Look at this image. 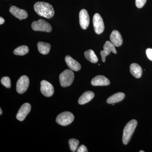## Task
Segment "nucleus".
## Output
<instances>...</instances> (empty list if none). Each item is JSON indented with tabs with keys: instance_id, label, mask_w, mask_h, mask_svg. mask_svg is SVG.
<instances>
[{
	"instance_id": "nucleus-26",
	"label": "nucleus",
	"mask_w": 152,
	"mask_h": 152,
	"mask_svg": "<svg viewBox=\"0 0 152 152\" xmlns=\"http://www.w3.org/2000/svg\"><path fill=\"white\" fill-rule=\"evenodd\" d=\"M77 152H88V151L86 147L84 145H81L78 148L77 151Z\"/></svg>"
},
{
	"instance_id": "nucleus-15",
	"label": "nucleus",
	"mask_w": 152,
	"mask_h": 152,
	"mask_svg": "<svg viewBox=\"0 0 152 152\" xmlns=\"http://www.w3.org/2000/svg\"><path fill=\"white\" fill-rule=\"evenodd\" d=\"M65 61L68 67L72 70L77 72L80 70L81 66L80 63L74 60L70 56H66Z\"/></svg>"
},
{
	"instance_id": "nucleus-17",
	"label": "nucleus",
	"mask_w": 152,
	"mask_h": 152,
	"mask_svg": "<svg viewBox=\"0 0 152 152\" xmlns=\"http://www.w3.org/2000/svg\"><path fill=\"white\" fill-rule=\"evenodd\" d=\"M131 73L136 78H140L142 74V70L138 64L133 63L130 66Z\"/></svg>"
},
{
	"instance_id": "nucleus-9",
	"label": "nucleus",
	"mask_w": 152,
	"mask_h": 152,
	"mask_svg": "<svg viewBox=\"0 0 152 152\" xmlns=\"http://www.w3.org/2000/svg\"><path fill=\"white\" fill-rule=\"evenodd\" d=\"M40 90L42 94L46 97L51 96L54 92L53 85L46 80H42L41 82Z\"/></svg>"
},
{
	"instance_id": "nucleus-2",
	"label": "nucleus",
	"mask_w": 152,
	"mask_h": 152,
	"mask_svg": "<svg viewBox=\"0 0 152 152\" xmlns=\"http://www.w3.org/2000/svg\"><path fill=\"white\" fill-rule=\"evenodd\" d=\"M137 125L136 120H132L125 126L123 132V142L125 145H127L130 140L133 133Z\"/></svg>"
},
{
	"instance_id": "nucleus-24",
	"label": "nucleus",
	"mask_w": 152,
	"mask_h": 152,
	"mask_svg": "<svg viewBox=\"0 0 152 152\" xmlns=\"http://www.w3.org/2000/svg\"><path fill=\"white\" fill-rule=\"evenodd\" d=\"M147 0H136L135 4L136 7L138 8H141L142 7L146 2Z\"/></svg>"
},
{
	"instance_id": "nucleus-28",
	"label": "nucleus",
	"mask_w": 152,
	"mask_h": 152,
	"mask_svg": "<svg viewBox=\"0 0 152 152\" xmlns=\"http://www.w3.org/2000/svg\"><path fill=\"white\" fill-rule=\"evenodd\" d=\"M0 115H1L2 114V111L1 109H0Z\"/></svg>"
},
{
	"instance_id": "nucleus-1",
	"label": "nucleus",
	"mask_w": 152,
	"mask_h": 152,
	"mask_svg": "<svg viewBox=\"0 0 152 152\" xmlns=\"http://www.w3.org/2000/svg\"><path fill=\"white\" fill-rule=\"evenodd\" d=\"M34 9L39 16L46 18H51L54 15V10L53 6L49 3L37 2L35 4Z\"/></svg>"
},
{
	"instance_id": "nucleus-18",
	"label": "nucleus",
	"mask_w": 152,
	"mask_h": 152,
	"mask_svg": "<svg viewBox=\"0 0 152 152\" xmlns=\"http://www.w3.org/2000/svg\"><path fill=\"white\" fill-rule=\"evenodd\" d=\"M125 96V95L124 93L122 92L116 93L110 96L107 99V102L109 104L117 103L121 102L124 99Z\"/></svg>"
},
{
	"instance_id": "nucleus-16",
	"label": "nucleus",
	"mask_w": 152,
	"mask_h": 152,
	"mask_svg": "<svg viewBox=\"0 0 152 152\" xmlns=\"http://www.w3.org/2000/svg\"><path fill=\"white\" fill-rule=\"evenodd\" d=\"M94 94L91 91H88L83 94L78 100L80 104L83 105L89 102L94 97Z\"/></svg>"
},
{
	"instance_id": "nucleus-13",
	"label": "nucleus",
	"mask_w": 152,
	"mask_h": 152,
	"mask_svg": "<svg viewBox=\"0 0 152 152\" xmlns=\"http://www.w3.org/2000/svg\"><path fill=\"white\" fill-rule=\"evenodd\" d=\"M91 83L93 86H107L110 84V80L104 76H96L91 80Z\"/></svg>"
},
{
	"instance_id": "nucleus-4",
	"label": "nucleus",
	"mask_w": 152,
	"mask_h": 152,
	"mask_svg": "<svg viewBox=\"0 0 152 152\" xmlns=\"http://www.w3.org/2000/svg\"><path fill=\"white\" fill-rule=\"evenodd\" d=\"M74 118L75 116L71 112H64L58 115L56 121L61 126H66L70 124L73 121Z\"/></svg>"
},
{
	"instance_id": "nucleus-14",
	"label": "nucleus",
	"mask_w": 152,
	"mask_h": 152,
	"mask_svg": "<svg viewBox=\"0 0 152 152\" xmlns=\"http://www.w3.org/2000/svg\"><path fill=\"white\" fill-rule=\"evenodd\" d=\"M110 40L112 43L116 47H120L122 45L123 39L119 32L114 30L110 36Z\"/></svg>"
},
{
	"instance_id": "nucleus-11",
	"label": "nucleus",
	"mask_w": 152,
	"mask_h": 152,
	"mask_svg": "<svg viewBox=\"0 0 152 152\" xmlns=\"http://www.w3.org/2000/svg\"><path fill=\"white\" fill-rule=\"evenodd\" d=\"M31 105L30 104L26 103L19 109L17 114L16 118L19 121H22L26 118V117L31 111Z\"/></svg>"
},
{
	"instance_id": "nucleus-27",
	"label": "nucleus",
	"mask_w": 152,
	"mask_h": 152,
	"mask_svg": "<svg viewBox=\"0 0 152 152\" xmlns=\"http://www.w3.org/2000/svg\"><path fill=\"white\" fill-rule=\"evenodd\" d=\"M5 20L2 17L0 18V24L2 25L4 23Z\"/></svg>"
},
{
	"instance_id": "nucleus-25",
	"label": "nucleus",
	"mask_w": 152,
	"mask_h": 152,
	"mask_svg": "<svg viewBox=\"0 0 152 152\" xmlns=\"http://www.w3.org/2000/svg\"><path fill=\"white\" fill-rule=\"evenodd\" d=\"M146 54L148 58L152 61V49L148 48L146 50Z\"/></svg>"
},
{
	"instance_id": "nucleus-6",
	"label": "nucleus",
	"mask_w": 152,
	"mask_h": 152,
	"mask_svg": "<svg viewBox=\"0 0 152 152\" xmlns=\"http://www.w3.org/2000/svg\"><path fill=\"white\" fill-rule=\"evenodd\" d=\"M93 22L95 33L97 34H102L104 30V25L100 15L95 14L93 17Z\"/></svg>"
},
{
	"instance_id": "nucleus-7",
	"label": "nucleus",
	"mask_w": 152,
	"mask_h": 152,
	"mask_svg": "<svg viewBox=\"0 0 152 152\" xmlns=\"http://www.w3.org/2000/svg\"><path fill=\"white\" fill-rule=\"evenodd\" d=\"M29 80L27 76H22L18 80L16 84L17 92L20 94L24 93L28 88Z\"/></svg>"
},
{
	"instance_id": "nucleus-5",
	"label": "nucleus",
	"mask_w": 152,
	"mask_h": 152,
	"mask_svg": "<svg viewBox=\"0 0 152 152\" xmlns=\"http://www.w3.org/2000/svg\"><path fill=\"white\" fill-rule=\"evenodd\" d=\"M32 28L35 31L50 32L52 30L51 25L48 22L43 19L33 22L31 24Z\"/></svg>"
},
{
	"instance_id": "nucleus-20",
	"label": "nucleus",
	"mask_w": 152,
	"mask_h": 152,
	"mask_svg": "<svg viewBox=\"0 0 152 152\" xmlns=\"http://www.w3.org/2000/svg\"><path fill=\"white\" fill-rule=\"evenodd\" d=\"M84 55L86 58L91 62L95 64L98 61L97 57L93 50H88L85 52Z\"/></svg>"
},
{
	"instance_id": "nucleus-3",
	"label": "nucleus",
	"mask_w": 152,
	"mask_h": 152,
	"mask_svg": "<svg viewBox=\"0 0 152 152\" xmlns=\"http://www.w3.org/2000/svg\"><path fill=\"white\" fill-rule=\"evenodd\" d=\"M74 73L72 70L66 69L59 75V81L61 86L63 87L69 86L74 80Z\"/></svg>"
},
{
	"instance_id": "nucleus-12",
	"label": "nucleus",
	"mask_w": 152,
	"mask_h": 152,
	"mask_svg": "<svg viewBox=\"0 0 152 152\" xmlns=\"http://www.w3.org/2000/svg\"><path fill=\"white\" fill-rule=\"evenodd\" d=\"M10 12L11 14L20 20L26 18L28 15L26 11L17 7L15 6H12L10 9Z\"/></svg>"
},
{
	"instance_id": "nucleus-29",
	"label": "nucleus",
	"mask_w": 152,
	"mask_h": 152,
	"mask_svg": "<svg viewBox=\"0 0 152 152\" xmlns=\"http://www.w3.org/2000/svg\"><path fill=\"white\" fill-rule=\"evenodd\" d=\"M145 151H140V152H144Z\"/></svg>"
},
{
	"instance_id": "nucleus-10",
	"label": "nucleus",
	"mask_w": 152,
	"mask_h": 152,
	"mask_svg": "<svg viewBox=\"0 0 152 152\" xmlns=\"http://www.w3.org/2000/svg\"><path fill=\"white\" fill-rule=\"evenodd\" d=\"M79 20L81 27L83 29H86L90 23V18L88 12L85 9L81 10L79 13Z\"/></svg>"
},
{
	"instance_id": "nucleus-19",
	"label": "nucleus",
	"mask_w": 152,
	"mask_h": 152,
	"mask_svg": "<svg viewBox=\"0 0 152 152\" xmlns=\"http://www.w3.org/2000/svg\"><path fill=\"white\" fill-rule=\"evenodd\" d=\"M38 50L43 55H46L50 52L51 45L50 44L44 42H39L37 44Z\"/></svg>"
},
{
	"instance_id": "nucleus-21",
	"label": "nucleus",
	"mask_w": 152,
	"mask_h": 152,
	"mask_svg": "<svg viewBox=\"0 0 152 152\" xmlns=\"http://www.w3.org/2000/svg\"><path fill=\"white\" fill-rule=\"evenodd\" d=\"M29 52V48L28 46L22 45L17 48L14 51V54L17 56H24L27 54Z\"/></svg>"
},
{
	"instance_id": "nucleus-8",
	"label": "nucleus",
	"mask_w": 152,
	"mask_h": 152,
	"mask_svg": "<svg viewBox=\"0 0 152 152\" xmlns=\"http://www.w3.org/2000/svg\"><path fill=\"white\" fill-rule=\"evenodd\" d=\"M103 50L101 51V55L102 56V61L105 62L106 61V57L108 56L111 52H113L114 54H116L117 52L115 48V46L110 41H106L104 45Z\"/></svg>"
},
{
	"instance_id": "nucleus-22",
	"label": "nucleus",
	"mask_w": 152,
	"mask_h": 152,
	"mask_svg": "<svg viewBox=\"0 0 152 152\" xmlns=\"http://www.w3.org/2000/svg\"><path fill=\"white\" fill-rule=\"evenodd\" d=\"M79 140L75 139H72L69 140V144L72 152H75L79 144Z\"/></svg>"
},
{
	"instance_id": "nucleus-23",
	"label": "nucleus",
	"mask_w": 152,
	"mask_h": 152,
	"mask_svg": "<svg viewBox=\"0 0 152 152\" xmlns=\"http://www.w3.org/2000/svg\"><path fill=\"white\" fill-rule=\"evenodd\" d=\"M1 83L4 86L7 88H10L11 86V80L9 77H4L2 78L1 79Z\"/></svg>"
}]
</instances>
